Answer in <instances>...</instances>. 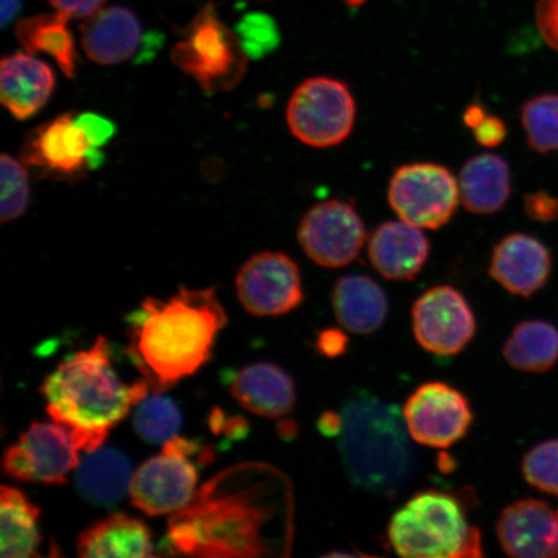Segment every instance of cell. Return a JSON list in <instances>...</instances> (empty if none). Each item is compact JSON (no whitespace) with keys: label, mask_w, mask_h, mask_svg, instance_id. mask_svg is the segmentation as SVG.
Wrapping results in <instances>:
<instances>
[{"label":"cell","mask_w":558,"mask_h":558,"mask_svg":"<svg viewBox=\"0 0 558 558\" xmlns=\"http://www.w3.org/2000/svg\"><path fill=\"white\" fill-rule=\"evenodd\" d=\"M294 494L275 466L246 463L222 471L171 514L167 546L198 557L288 556Z\"/></svg>","instance_id":"1"},{"label":"cell","mask_w":558,"mask_h":558,"mask_svg":"<svg viewBox=\"0 0 558 558\" xmlns=\"http://www.w3.org/2000/svg\"><path fill=\"white\" fill-rule=\"evenodd\" d=\"M227 323L214 288L145 299L128 318L129 357L151 392L162 393L207 364Z\"/></svg>","instance_id":"2"},{"label":"cell","mask_w":558,"mask_h":558,"mask_svg":"<svg viewBox=\"0 0 558 558\" xmlns=\"http://www.w3.org/2000/svg\"><path fill=\"white\" fill-rule=\"evenodd\" d=\"M110 352L108 340L97 337L93 345L62 361L41 386L51 421L62 425L86 452L101 448L110 430L150 392L143 378L123 381Z\"/></svg>","instance_id":"3"},{"label":"cell","mask_w":558,"mask_h":558,"mask_svg":"<svg viewBox=\"0 0 558 558\" xmlns=\"http://www.w3.org/2000/svg\"><path fill=\"white\" fill-rule=\"evenodd\" d=\"M340 415L339 449L349 477L365 490L395 497L413 478L416 466L400 409L360 393Z\"/></svg>","instance_id":"4"},{"label":"cell","mask_w":558,"mask_h":558,"mask_svg":"<svg viewBox=\"0 0 558 558\" xmlns=\"http://www.w3.org/2000/svg\"><path fill=\"white\" fill-rule=\"evenodd\" d=\"M388 539L397 555L410 558H470L484 556L477 527L466 519L456 495L424 490L396 511Z\"/></svg>","instance_id":"5"},{"label":"cell","mask_w":558,"mask_h":558,"mask_svg":"<svg viewBox=\"0 0 558 558\" xmlns=\"http://www.w3.org/2000/svg\"><path fill=\"white\" fill-rule=\"evenodd\" d=\"M171 59L206 94L213 95L239 85L246 73L248 56L239 35L228 29L214 4L208 3L186 27L184 38L174 45Z\"/></svg>","instance_id":"6"},{"label":"cell","mask_w":558,"mask_h":558,"mask_svg":"<svg viewBox=\"0 0 558 558\" xmlns=\"http://www.w3.org/2000/svg\"><path fill=\"white\" fill-rule=\"evenodd\" d=\"M286 118L299 142L313 148H331L343 143L353 131L354 96L344 82L313 76L292 94Z\"/></svg>","instance_id":"7"},{"label":"cell","mask_w":558,"mask_h":558,"mask_svg":"<svg viewBox=\"0 0 558 558\" xmlns=\"http://www.w3.org/2000/svg\"><path fill=\"white\" fill-rule=\"evenodd\" d=\"M390 207L403 221L421 229H439L456 214L459 183L445 166L417 162L401 166L390 179Z\"/></svg>","instance_id":"8"},{"label":"cell","mask_w":558,"mask_h":558,"mask_svg":"<svg viewBox=\"0 0 558 558\" xmlns=\"http://www.w3.org/2000/svg\"><path fill=\"white\" fill-rule=\"evenodd\" d=\"M194 451V444L178 436L165 442L162 452L132 474L131 504L148 515L172 514L190 504L198 480L190 459Z\"/></svg>","instance_id":"9"},{"label":"cell","mask_w":558,"mask_h":558,"mask_svg":"<svg viewBox=\"0 0 558 558\" xmlns=\"http://www.w3.org/2000/svg\"><path fill=\"white\" fill-rule=\"evenodd\" d=\"M78 451L72 435L59 423H33L4 451L3 471L23 483L62 485L81 464Z\"/></svg>","instance_id":"10"},{"label":"cell","mask_w":558,"mask_h":558,"mask_svg":"<svg viewBox=\"0 0 558 558\" xmlns=\"http://www.w3.org/2000/svg\"><path fill=\"white\" fill-rule=\"evenodd\" d=\"M402 414L411 439L435 449H448L462 441L473 423L469 399L442 381L417 387L404 402Z\"/></svg>","instance_id":"11"},{"label":"cell","mask_w":558,"mask_h":558,"mask_svg":"<svg viewBox=\"0 0 558 558\" xmlns=\"http://www.w3.org/2000/svg\"><path fill=\"white\" fill-rule=\"evenodd\" d=\"M300 246L319 267H347L366 242V228L348 202L332 199L318 204L303 216L298 230Z\"/></svg>","instance_id":"12"},{"label":"cell","mask_w":558,"mask_h":558,"mask_svg":"<svg viewBox=\"0 0 558 558\" xmlns=\"http://www.w3.org/2000/svg\"><path fill=\"white\" fill-rule=\"evenodd\" d=\"M411 317L417 343L441 357L463 352L477 330L469 300L448 284L436 286L418 296Z\"/></svg>","instance_id":"13"},{"label":"cell","mask_w":558,"mask_h":558,"mask_svg":"<svg viewBox=\"0 0 558 558\" xmlns=\"http://www.w3.org/2000/svg\"><path fill=\"white\" fill-rule=\"evenodd\" d=\"M235 288L243 308L257 317L283 316L304 300L298 264L276 251L256 254L244 263Z\"/></svg>","instance_id":"14"},{"label":"cell","mask_w":558,"mask_h":558,"mask_svg":"<svg viewBox=\"0 0 558 558\" xmlns=\"http://www.w3.org/2000/svg\"><path fill=\"white\" fill-rule=\"evenodd\" d=\"M90 150L75 116L66 113L35 129L26 138L21 158L50 177L74 178L89 169Z\"/></svg>","instance_id":"15"},{"label":"cell","mask_w":558,"mask_h":558,"mask_svg":"<svg viewBox=\"0 0 558 558\" xmlns=\"http://www.w3.org/2000/svg\"><path fill=\"white\" fill-rule=\"evenodd\" d=\"M553 268L546 244L532 234L512 233L494 247L488 274L511 294L530 298L547 284Z\"/></svg>","instance_id":"16"},{"label":"cell","mask_w":558,"mask_h":558,"mask_svg":"<svg viewBox=\"0 0 558 558\" xmlns=\"http://www.w3.org/2000/svg\"><path fill=\"white\" fill-rule=\"evenodd\" d=\"M497 533L508 556H558V513L542 500L521 499L506 507L500 513Z\"/></svg>","instance_id":"17"},{"label":"cell","mask_w":558,"mask_h":558,"mask_svg":"<svg viewBox=\"0 0 558 558\" xmlns=\"http://www.w3.org/2000/svg\"><path fill=\"white\" fill-rule=\"evenodd\" d=\"M429 250L421 228L403 220L384 222L368 240V259L389 281L414 279L427 263Z\"/></svg>","instance_id":"18"},{"label":"cell","mask_w":558,"mask_h":558,"mask_svg":"<svg viewBox=\"0 0 558 558\" xmlns=\"http://www.w3.org/2000/svg\"><path fill=\"white\" fill-rule=\"evenodd\" d=\"M53 70L29 52L5 56L0 64V100L20 121L38 113L51 99Z\"/></svg>","instance_id":"19"},{"label":"cell","mask_w":558,"mask_h":558,"mask_svg":"<svg viewBox=\"0 0 558 558\" xmlns=\"http://www.w3.org/2000/svg\"><path fill=\"white\" fill-rule=\"evenodd\" d=\"M81 41L90 61L117 65L134 58L140 50L143 27L134 12L120 5L109 7L81 25Z\"/></svg>","instance_id":"20"},{"label":"cell","mask_w":558,"mask_h":558,"mask_svg":"<svg viewBox=\"0 0 558 558\" xmlns=\"http://www.w3.org/2000/svg\"><path fill=\"white\" fill-rule=\"evenodd\" d=\"M230 393L248 413L269 418L290 414L296 404L294 380L270 362L241 368L230 383Z\"/></svg>","instance_id":"21"},{"label":"cell","mask_w":558,"mask_h":558,"mask_svg":"<svg viewBox=\"0 0 558 558\" xmlns=\"http://www.w3.org/2000/svg\"><path fill=\"white\" fill-rule=\"evenodd\" d=\"M332 308L340 326L355 335L379 331L389 313L386 292L364 275L339 278L332 290Z\"/></svg>","instance_id":"22"},{"label":"cell","mask_w":558,"mask_h":558,"mask_svg":"<svg viewBox=\"0 0 558 558\" xmlns=\"http://www.w3.org/2000/svg\"><path fill=\"white\" fill-rule=\"evenodd\" d=\"M458 183L460 201L470 213L492 215L500 211L511 197V167L505 158L483 153L466 160Z\"/></svg>","instance_id":"23"},{"label":"cell","mask_w":558,"mask_h":558,"mask_svg":"<svg viewBox=\"0 0 558 558\" xmlns=\"http://www.w3.org/2000/svg\"><path fill=\"white\" fill-rule=\"evenodd\" d=\"M76 550L87 558L151 557V534L142 520L114 513L86 529L76 542Z\"/></svg>","instance_id":"24"},{"label":"cell","mask_w":558,"mask_h":558,"mask_svg":"<svg viewBox=\"0 0 558 558\" xmlns=\"http://www.w3.org/2000/svg\"><path fill=\"white\" fill-rule=\"evenodd\" d=\"M76 469V484L83 497L97 506H113L130 490L132 480L128 457L116 449L87 452Z\"/></svg>","instance_id":"25"},{"label":"cell","mask_w":558,"mask_h":558,"mask_svg":"<svg viewBox=\"0 0 558 558\" xmlns=\"http://www.w3.org/2000/svg\"><path fill=\"white\" fill-rule=\"evenodd\" d=\"M39 508L17 488L2 486L0 490V556L2 558L38 557Z\"/></svg>","instance_id":"26"},{"label":"cell","mask_w":558,"mask_h":558,"mask_svg":"<svg viewBox=\"0 0 558 558\" xmlns=\"http://www.w3.org/2000/svg\"><path fill=\"white\" fill-rule=\"evenodd\" d=\"M16 38L26 52L50 56L68 78L76 73V52L69 17L60 12L19 21Z\"/></svg>","instance_id":"27"},{"label":"cell","mask_w":558,"mask_h":558,"mask_svg":"<svg viewBox=\"0 0 558 558\" xmlns=\"http://www.w3.org/2000/svg\"><path fill=\"white\" fill-rule=\"evenodd\" d=\"M504 355L519 372L547 373L558 362V331L544 320H523L507 339Z\"/></svg>","instance_id":"28"},{"label":"cell","mask_w":558,"mask_h":558,"mask_svg":"<svg viewBox=\"0 0 558 558\" xmlns=\"http://www.w3.org/2000/svg\"><path fill=\"white\" fill-rule=\"evenodd\" d=\"M527 144L539 155L558 151V94L532 97L521 109Z\"/></svg>","instance_id":"29"},{"label":"cell","mask_w":558,"mask_h":558,"mask_svg":"<svg viewBox=\"0 0 558 558\" xmlns=\"http://www.w3.org/2000/svg\"><path fill=\"white\" fill-rule=\"evenodd\" d=\"M135 429L146 442L165 444L177 436L181 415L170 399L153 392L140 402L135 411Z\"/></svg>","instance_id":"30"},{"label":"cell","mask_w":558,"mask_h":558,"mask_svg":"<svg viewBox=\"0 0 558 558\" xmlns=\"http://www.w3.org/2000/svg\"><path fill=\"white\" fill-rule=\"evenodd\" d=\"M0 181H2V201H0V219L5 222L15 221L29 207L31 183L26 167L17 159L2 155L0 160Z\"/></svg>","instance_id":"31"},{"label":"cell","mask_w":558,"mask_h":558,"mask_svg":"<svg viewBox=\"0 0 558 558\" xmlns=\"http://www.w3.org/2000/svg\"><path fill=\"white\" fill-rule=\"evenodd\" d=\"M522 473L539 490L558 495V439L534 446L522 459Z\"/></svg>","instance_id":"32"},{"label":"cell","mask_w":558,"mask_h":558,"mask_svg":"<svg viewBox=\"0 0 558 558\" xmlns=\"http://www.w3.org/2000/svg\"><path fill=\"white\" fill-rule=\"evenodd\" d=\"M236 35L251 59H262L274 52L281 41L275 20L264 13H248L236 26Z\"/></svg>","instance_id":"33"},{"label":"cell","mask_w":558,"mask_h":558,"mask_svg":"<svg viewBox=\"0 0 558 558\" xmlns=\"http://www.w3.org/2000/svg\"><path fill=\"white\" fill-rule=\"evenodd\" d=\"M75 123L80 125L88 140L90 148L99 150L116 135V124L107 117L96 113L75 116Z\"/></svg>","instance_id":"34"},{"label":"cell","mask_w":558,"mask_h":558,"mask_svg":"<svg viewBox=\"0 0 558 558\" xmlns=\"http://www.w3.org/2000/svg\"><path fill=\"white\" fill-rule=\"evenodd\" d=\"M523 211L529 219L536 222H554L558 220V197L547 191H536L523 197Z\"/></svg>","instance_id":"35"},{"label":"cell","mask_w":558,"mask_h":558,"mask_svg":"<svg viewBox=\"0 0 558 558\" xmlns=\"http://www.w3.org/2000/svg\"><path fill=\"white\" fill-rule=\"evenodd\" d=\"M535 19L544 41L558 52V0H538Z\"/></svg>","instance_id":"36"},{"label":"cell","mask_w":558,"mask_h":558,"mask_svg":"<svg viewBox=\"0 0 558 558\" xmlns=\"http://www.w3.org/2000/svg\"><path fill=\"white\" fill-rule=\"evenodd\" d=\"M474 137L480 145L486 148H495L505 142L507 125L499 117L487 114L484 121L473 130Z\"/></svg>","instance_id":"37"},{"label":"cell","mask_w":558,"mask_h":558,"mask_svg":"<svg viewBox=\"0 0 558 558\" xmlns=\"http://www.w3.org/2000/svg\"><path fill=\"white\" fill-rule=\"evenodd\" d=\"M107 0H50L56 12L75 19H88L101 10Z\"/></svg>","instance_id":"38"},{"label":"cell","mask_w":558,"mask_h":558,"mask_svg":"<svg viewBox=\"0 0 558 558\" xmlns=\"http://www.w3.org/2000/svg\"><path fill=\"white\" fill-rule=\"evenodd\" d=\"M348 339L343 332L339 330H326L319 333L317 345L319 352L326 354L327 357H337L345 351Z\"/></svg>","instance_id":"39"},{"label":"cell","mask_w":558,"mask_h":558,"mask_svg":"<svg viewBox=\"0 0 558 558\" xmlns=\"http://www.w3.org/2000/svg\"><path fill=\"white\" fill-rule=\"evenodd\" d=\"M319 429L326 436H338L341 429V415L337 413H325L319 418Z\"/></svg>","instance_id":"40"},{"label":"cell","mask_w":558,"mask_h":558,"mask_svg":"<svg viewBox=\"0 0 558 558\" xmlns=\"http://www.w3.org/2000/svg\"><path fill=\"white\" fill-rule=\"evenodd\" d=\"M487 116L486 110L483 105L480 104H471L470 107H466L463 114V122L466 128L474 130L477 125L484 121V118Z\"/></svg>","instance_id":"41"},{"label":"cell","mask_w":558,"mask_h":558,"mask_svg":"<svg viewBox=\"0 0 558 558\" xmlns=\"http://www.w3.org/2000/svg\"><path fill=\"white\" fill-rule=\"evenodd\" d=\"M20 10V0H2V17H0L2 26L5 27L9 25L11 21L16 17Z\"/></svg>","instance_id":"42"},{"label":"cell","mask_w":558,"mask_h":558,"mask_svg":"<svg viewBox=\"0 0 558 558\" xmlns=\"http://www.w3.org/2000/svg\"><path fill=\"white\" fill-rule=\"evenodd\" d=\"M344 2L349 5L355 7V5H361L362 3H365L366 0H344Z\"/></svg>","instance_id":"43"}]
</instances>
